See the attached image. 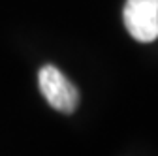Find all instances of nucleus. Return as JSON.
Returning <instances> with one entry per match:
<instances>
[{"label":"nucleus","instance_id":"1","mask_svg":"<svg viewBox=\"0 0 158 156\" xmlns=\"http://www.w3.org/2000/svg\"><path fill=\"white\" fill-rule=\"evenodd\" d=\"M38 83H40V90L45 96V100L49 102V105L60 113H73L77 104H79V92L73 87L72 81L66 79V75L47 64L40 70L38 73Z\"/></svg>","mask_w":158,"mask_h":156},{"label":"nucleus","instance_id":"2","mask_svg":"<svg viewBox=\"0 0 158 156\" xmlns=\"http://www.w3.org/2000/svg\"><path fill=\"white\" fill-rule=\"evenodd\" d=\"M123 19L134 40L149 43L158 38V0H126Z\"/></svg>","mask_w":158,"mask_h":156}]
</instances>
